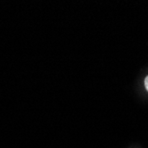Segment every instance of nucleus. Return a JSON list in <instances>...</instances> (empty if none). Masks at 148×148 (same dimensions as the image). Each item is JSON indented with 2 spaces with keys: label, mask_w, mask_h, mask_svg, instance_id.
Wrapping results in <instances>:
<instances>
[{
  "label": "nucleus",
  "mask_w": 148,
  "mask_h": 148,
  "mask_svg": "<svg viewBox=\"0 0 148 148\" xmlns=\"http://www.w3.org/2000/svg\"><path fill=\"white\" fill-rule=\"evenodd\" d=\"M145 89L147 90V91H148V75L145 77Z\"/></svg>",
  "instance_id": "f257e3e1"
}]
</instances>
